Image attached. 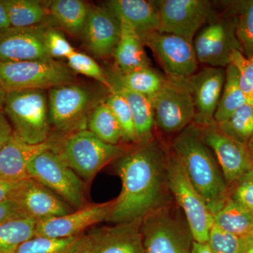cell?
I'll use <instances>...</instances> for the list:
<instances>
[{
  "mask_svg": "<svg viewBox=\"0 0 253 253\" xmlns=\"http://www.w3.org/2000/svg\"><path fill=\"white\" fill-rule=\"evenodd\" d=\"M168 151L156 139L134 144L118 158L122 190L108 221L118 224L143 219L172 201L168 186Z\"/></svg>",
  "mask_w": 253,
  "mask_h": 253,
  "instance_id": "1",
  "label": "cell"
},
{
  "mask_svg": "<svg viewBox=\"0 0 253 253\" xmlns=\"http://www.w3.org/2000/svg\"><path fill=\"white\" fill-rule=\"evenodd\" d=\"M172 150L182 163L191 184L214 215L229 199L231 188L203 139L201 126L192 123L184 128L173 140Z\"/></svg>",
  "mask_w": 253,
  "mask_h": 253,
  "instance_id": "2",
  "label": "cell"
},
{
  "mask_svg": "<svg viewBox=\"0 0 253 253\" xmlns=\"http://www.w3.org/2000/svg\"><path fill=\"white\" fill-rule=\"evenodd\" d=\"M176 206L169 201L141 219L145 253H192L194 238L182 211Z\"/></svg>",
  "mask_w": 253,
  "mask_h": 253,
  "instance_id": "3",
  "label": "cell"
},
{
  "mask_svg": "<svg viewBox=\"0 0 253 253\" xmlns=\"http://www.w3.org/2000/svg\"><path fill=\"white\" fill-rule=\"evenodd\" d=\"M3 109L14 132L25 142L40 144L48 141L51 126L44 89L8 91Z\"/></svg>",
  "mask_w": 253,
  "mask_h": 253,
  "instance_id": "4",
  "label": "cell"
},
{
  "mask_svg": "<svg viewBox=\"0 0 253 253\" xmlns=\"http://www.w3.org/2000/svg\"><path fill=\"white\" fill-rule=\"evenodd\" d=\"M96 93L79 84L51 88L48 96L50 126L65 136L87 129L92 110L101 101Z\"/></svg>",
  "mask_w": 253,
  "mask_h": 253,
  "instance_id": "5",
  "label": "cell"
},
{
  "mask_svg": "<svg viewBox=\"0 0 253 253\" xmlns=\"http://www.w3.org/2000/svg\"><path fill=\"white\" fill-rule=\"evenodd\" d=\"M167 177L168 189L178 207L184 212L194 241L208 243L214 217L172 150L168 151Z\"/></svg>",
  "mask_w": 253,
  "mask_h": 253,
  "instance_id": "6",
  "label": "cell"
},
{
  "mask_svg": "<svg viewBox=\"0 0 253 253\" xmlns=\"http://www.w3.org/2000/svg\"><path fill=\"white\" fill-rule=\"evenodd\" d=\"M56 148L64 162L87 181L126 150L122 145L106 144L87 129L66 136L61 147Z\"/></svg>",
  "mask_w": 253,
  "mask_h": 253,
  "instance_id": "7",
  "label": "cell"
},
{
  "mask_svg": "<svg viewBox=\"0 0 253 253\" xmlns=\"http://www.w3.org/2000/svg\"><path fill=\"white\" fill-rule=\"evenodd\" d=\"M75 73L54 59L28 61H0V85L6 92L71 84Z\"/></svg>",
  "mask_w": 253,
  "mask_h": 253,
  "instance_id": "8",
  "label": "cell"
},
{
  "mask_svg": "<svg viewBox=\"0 0 253 253\" xmlns=\"http://www.w3.org/2000/svg\"><path fill=\"white\" fill-rule=\"evenodd\" d=\"M151 101L155 124L165 132L179 133L194 123V102L188 78L166 76L161 90Z\"/></svg>",
  "mask_w": 253,
  "mask_h": 253,
  "instance_id": "9",
  "label": "cell"
},
{
  "mask_svg": "<svg viewBox=\"0 0 253 253\" xmlns=\"http://www.w3.org/2000/svg\"><path fill=\"white\" fill-rule=\"evenodd\" d=\"M27 172L70 206L78 210L84 206L81 179L55 150H45L35 156L28 164Z\"/></svg>",
  "mask_w": 253,
  "mask_h": 253,
  "instance_id": "10",
  "label": "cell"
},
{
  "mask_svg": "<svg viewBox=\"0 0 253 253\" xmlns=\"http://www.w3.org/2000/svg\"><path fill=\"white\" fill-rule=\"evenodd\" d=\"M160 14L158 32L193 39L198 32L217 16L208 0H160L155 1Z\"/></svg>",
  "mask_w": 253,
  "mask_h": 253,
  "instance_id": "11",
  "label": "cell"
},
{
  "mask_svg": "<svg viewBox=\"0 0 253 253\" xmlns=\"http://www.w3.org/2000/svg\"><path fill=\"white\" fill-rule=\"evenodd\" d=\"M193 44L198 61L211 67H227L234 50L243 53L236 34L234 16L229 11L201 28Z\"/></svg>",
  "mask_w": 253,
  "mask_h": 253,
  "instance_id": "12",
  "label": "cell"
},
{
  "mask_svg": "<svg viewBox=\"0 0 253 253\" xmlns=\"http://www.w3.org/2000/svg\"><path fill=\"white\" fill-rule=\"evenodd\" d=\"M144 46L152 50L166 76L189 78L197 71L198 61L193 41L156 31L141 36Z\"/></svg>",
  "mask_w": 253,
  "mask_h": 253,
  "instance_id": "13",
  "label": "cell"
},
{
  "mask_svg": "<svg viewBox=\"0 0 253 253\" xmlns=\"http://www.w3.org/2000/svg\"><path fill=\"white\" fill-rule=\"evenodd\" d=\"M141 219L93 228L84 234L82 253H145Z\"/></svg>",
  "mask_w": 253,
  "mask_h": 253,
  "instance_id": "14",
  "label": "cell"
},
{
  "mask_svg": "<svg viewBox=\"0 0 253 253\" xmlns=\"http://www.w3.org/2000/svg\"><path fill=\"white\" fill-rule=\"evenodd\" d=\"M203 139L212 149L228 185L231 186L253 168V159L248 145L226 135L217 125L201 127Z\"/></svg>",
  "mask_w": 253,
  "mask_h": 253,
  "instance_id": "15",
  "label": "cell"
},
{
  "mask_svg": "<svg viewBox=\"0 0 253 253\" xmlns=\"http://www.w3.org/2000/svg\"><path fill=\"white\" fill-rule=\"evenodd\" d=\"M114 204L115 199L88 205L66 215L37 221L35 237L62 239L81 236L87 228L108 221Z\"/></svg>",
  "mask_w": 253,
  "mask_h": 253,
  "instance_id": "16",
  "label": "cell"
},
{
  "mask_svg": "<svg viewBox=\"0 0 253 253\" xmlns=\"http://www.w3.org/2000/svg\"><path fill=\"white\" fill-rule=\"evenodd\" d=\"M48 25L0 30V61H28L52 59L45 43Z\"/></svg>",
  "mask_w": 253,
  "mask_h": 253,
  "instance_id": "17",
  "label": "cell"
},
{
  "mask_svg": "<svg viewBox=\"0 0 253 253\" xmlns=\"http://www.w3.org/2000/svg\"><path fill=\"white\" fill-rule=\"evenodd\" d=\"M225 81V71L221 68L206 67L188 78L194 99L196 126L205 127L217 124V111Z\"/></svg>",
  "mask_w": 253,
  "mask_h": 253,
  "instance_id": "18",
  "label": "cell"
},
{
  "mask_svg": "<svg viewBox=\"0 0 253 253\" xmlns=\"http://www.w3.org/2000/svg\"><path fill=\"white\" fill-rule=\"evenodd\" d=\"M121 21L107 7L89 6L81 37L87 49L98 57L111 56L121 38Z\"/></svg>",
  "mask_w": 253,
  "mask_h": 253,
  "instance_id": "19",
  "label": "cell"
},
{
  "mask_svg": "<svg viewBox=\"0 0 253 253\" xmlns=\"http://www.w3.org/2000/svg\"><path fill=\"white\" fill-rule=\"evenodd\" d=\"M14 200L27 217L37 221L72 212L71 206L61 197L31 177L24 181Z\"/></svg>",
  "mask_w": 253,
  "mask_h": 253,
  "instance_id": "20",
  "label": "cell"
},
{
  "mask_svg": "<svg viewBox=\"0 0 253 253\" xmlns=\"http://www.w3.org/2000/svg\"><path fill=\"white\" fill-rule=\"evenodd\" d=\"M56 145L50 141L42 144H29L14 132L9 142L0 151V178L11 181L30 178L27 172L30 161L45 150L54 149Z\"/></svg>",
  "mask_w": 253,
  "mask_h": 253,
  "instance_id": "21",
  "label": "cell"
},
{
  "mask_svg": "<svg viewBox=\"0 0 253 253\" xmlns=\"http://www.w3.org/2000/svg\"><path fill=\"white\" fill-rule=\"evenodd\" d=\"M106 7L118 19L129 23L140 36L159 30V11L155 1L111 0Z\"/></svg>",
  "mask_w": 253,
  "mask_h": 253,
  "instance_id": "22",
  "label": "cell"
},
{
  "mask_svg": "<svg viewBox=\"0 0 253 253\" xmlns=\"http://www.w3.org/2000/svg\"><path fill=\"white\" fill-rule=\"evenodd\" d=\"M107 76L111 84L110 89L118 91L129 105L134 120L137 144L154 140V127L156 124L154 110L151 99L123 86L113 73L107 74Z\"/></svg>",
  "mask_w": 253,
  "mask_h": 253,
  "instance_id": "23",
  "label": "cell"
},
{
  "mask_svg": "<svg viewBox=\"0 0 253 253\" xmlns=\"http://www.w3.org/2000/svg\"><path fill=\"white\" fill-rule=\"evenodd\" d=\"M119 20L121 38L113 54L118 72L126 74L141 68L151 67L141 36L129 23L125 20Z\"/></svg>",
  "mask_w": 253,
  "mask_h": 253,
  "instance_id": "24",
  "label": "cell"
},
{
  "mask_svg": "<svg viewBox=\"0 0 253 253\" xmlns=\"http://www.w3.org/2000/svg\"><path fill=\"white\" fill-rule=\"evenodd\" d=\"M214 217V224L240 238L252 236L253 212L230 197Z\"/></svg>",
  "mask_w": 253,
  "mask_h": 253,
  "instance_id": "25",
  "label": "cell"
},
{
  "mask_svg": "<svg viewBox=\"0 0 253 253\" xmlns=\"http://www.w3.org/2000/svg\"><path fill=\"white\" fill-rule=\"evenodd\" d=\"M89 6L81 0H54L49 4V14L56 23L74 36H81Z\"/></svg>",
  "mask_w": 253,
  "mask_h": 253,
  "instance_id": "26",
  "label": "cell"
},
{
  "mask_svg": "<svg viewBox=\"0 0 253 253\" xmlns=\"http://www.w3.org/2000/svg\"><path fill=\"white\" fill-rule=\"evenodd\" d=\"M246 104H248L247 100L240 86L239 71L230 63L225 70V81L214 114L215 123L219 124L226 121Z\"/></svg>",
  "mask_w": 253,
  "mask_h": 253,
  "instance_id": "27",
  "label": "cell"
},
{
  "mask_svg": "<svg viewBox=\"0 0 253 253\" xmlns=\"http://www.w3.org/2000/svg\"><path fill=\"white\" fill-rule=\"evenodd\" d=\"M37 220L18 217L0 224V253H16L21 245L36 235Z\"/></svg>",
  "mask_w": 253,
  "mask_h": 253,
  "instance_id": "28",
  "label": "cell"
},
{
  "mask_svg": "<svg viewBox=\"0 0 253 253\" xmlns=\"http://www.w3.org/2000/svg\"><path fill=\"white\" fill-rule=\"evenodd\" d=\"M87 129L106 144L119 145L122 131L116 116L106 101L99 103L89 115Z\"/></svg>",
  "mask_w": 253,
  "mask_h": 253,
  "instance_id": "29",
  "label": "cell"
},
{
  "mask_svg": "<svg viewBox=\"0 0 253 253\" xmlns=\"http://www.w3.org/2000/svg\"><path fill=\"white\" fill-rule=\"evenodd\" d=\"M12 27H31L44 23L47 15L44 3L36 0H1Z\"/></svg>",
  "mask_w": 253,
  "mask_h": 253,
  "instance_id": "30",
  "label": "cell"
},
{
  "mask_svg": "<svg viewBox=\"0 0 253 253\" xmlns=\"http://www.w3.org/2000/svg\"><path fill=\"white\" fill-rule=\"evenodd\" d=\"M113 75L123 86L150 99L161 90L166 79V76H163L151 67L141 68L126 74L116 71Z\"/></svg>",
  "mask_w": 253,
  "mask_h": 253,
  "instance_id": "31",
  "label": "cell"
},
{
  "mask_svg": "<svg viewBox=\"0 0 253 253\" xmlns=\"http://www.w3.org/2000/svg\"><path fill=\"white\" fill-rule=\"evenodd\" d=\"M228 11L234 16L236 34L243 54L253 57V0L231 1Z\"/></svg>",
  "mask_w": 253,
  "mask_h": 253,
  "instance_id": "32",
  "label": "cell"
},
{
  "mask_svg": "<svg viewBox=\"0 0 253 253\" xmlns=\"http://www.w3.org/2000/svg\"><path fill=\"white\" fill-rule=\"evenodd\" d=\"M84 238V234L62 239L34 237L21 245L16 253H82Z\"/></svg>",
  "mask_w": 253,
  "mask_h": 253,
  "instance_id": "33",
  "label": "cell"
},
{
  "mask_svg": "<svg viewBox=\"0 0 253 253\" xmlns=\"http://www.w3.org/2000/svg\"><path fill=\"white\" fill-rule=\"evenodd\" d=\"M217 125L219 129L226 135L248 145L253 137V105H244L226 121Z\"/></svg>",
  "mask_w": 253,
  "mask_h": 253,
  "instance_id": "34",
  "label": "cell"
},
{
  "mask_svg": "<svg viewBox=\"0 0 253 253\" xmlns=\"http://www.w3.org/2000/svg\"><path fill=\"white\" fill-rule=\"evenodd\" d=\"M105 101L119 123L122 131V140L126 143L137 144L134 120L126 99L118 91L111 89Z\"/></svg>",
  "mask_w": 253,
  "mask_h": 253,
  "instance_id": "35",
  "label": "cell"
},
{
  "mask_svg": "<svg viewBox=\"0 0 253 253\" xmlns=\"http://www.w3.org/2000/svg\"><path fill=\"white\" fill-rule=\"evenodd\" d=\"M67 59L68 66L73 72L93 78L111 89L107 73L90 56L76 51Z\"/></svg>",
  "mask_w": 253,
  "mask_h": 253,
  "instance_id": "36",
  "label": "cell"
},
{
  "mask_svg": "<svg viewBox=\"0 0 253 253\" xmlns=\"http://www.w3.org/2000/svg\"><path fill=\"white\" fill-rule=\"evenodd\" d=\"M231 63L239 71L240 86L248 104L253 106V57L247 58L239 50H234Z\"/></svg>",
  "mask_w": 253,
  "mask_h": 253,
  "instance_id": "37",
  "label": "cell"
},
{
  "mask_svg": "<svg viewBox=\"0 0 253 253\" xmlns=\"http://www.w3.org/2000/svg\"><path fill=\"white\" fill-rule=\"evenodd\" d=\"M208 244L212 253H240L241 238L213 224L210 231Z\"/></svg>",
  "mask_w": 253,
  "mask_h": 253,
  "instance_id": "38",
  "label": "cell"
},
{
  "mask_svg": "<svg viewBox=\"0 0 253 253\" xmlns=\"http://www.w3.org/2000/svg\"><path fill=\"white\" fill-rule=\"evenodd\" d=\"M231 186L229 197L253 212V168L243 174Z\"/></svg>",
  "mask_w": 253,
  "mask_h": 253,
  "instance_id": "39",
  "label": "cell"
},
{
  "mask_svg": "<svg viewBox=\"0 0 253 253\" xmlns=\"http://www.w3.org/2000/svg\"><path fill=\"white\" fill-rule=\"evenodd\" d=\"M45 43L49 56L54 58H68L76 51L64 35L53 26H47Z\"/></svg>",
  "mask_w": 253,
  "mask_h": 253,
  "instance_id": "40",
  "label": "cell"
},
{
  "mask_svg": "<svg viewBox=\"0 0 253 253\" xmlns=\"http://www.w3.org/2000/svg\"><path fill=\"white\" fill-rule=\"evenodd\" d=\"M18 217H27L22 208L15 200H10L0 204V224Z\"/></svg>",
  "mask_w": 253,
  "mask_h": 253,
  "instance_id": "41",
  "label": "cell"
},
{
  "mask_svg": "<svg viewBox=\"0 0 253 253\" xmlns=\"http://www.w3.org/2000/svg\"><path fill=\"white\" fill-rule=\"evenodd\" d=\"M25 180L11 181L0 178V204L14 200Z\"/></svg>",
  "mask_w": 253,
  "mask_h": 253,
  "instance_id": "42",
  "label": "cell"
},
{
  "mask_svg": "<svg viewBox=\"0 0 253 253\" xmlns=\"http://www.w3.org/2000/svg\"><path fill=\"white\" fill-rule=\"evenodd\" d=\"M14 133L13 126L5 114L4 109H0V151L9 142Z\"/></svg>",
  "mask_w": 253,
  "mask_h": 253,
  "instance_id": "43",
  "label": "cell"
},
{
  "mask_svg": "<svg viewBox=\"0 0 253 253\" xmlns=\"http://www.w3.org/2000/svg\"><path fill=\"white\" fill-rule=\"evenodd\" d=\"M9 27H11V23H10L7 11L4 5L3 4L2 1L0 0V30L6 29Z\"/></svg>",
  "mask_w": 253,
  "mask_h": 253,
  "instance_id": "44",
  "label": "cell"
},
{
  "mask_svg": "<svg viewBox=\"0 0 253 253\" xmlns=\"http://www.w3.org/2000/svg\"><path fill=\"white\" fill-rule=\"evenodd\" d=\"M240 253H253V238L252 236L241 238Z\"/></svg>",
  "mask_w": 253,
  "mask_h": 253,
  "instance_id": "45",
  "label": "cell"
},
{
  "mask_svg": "<svg viewBox=\"0 0 253 253\" xmlns=\"http://www.w3.org/2000/svg\"><path fill=\"white\" fill-rule=\"evenodd\" d=\"M192 253H212L208 243L201 244L194 241L193 244Z\"/></svg>",
  "mask_w": 253,
  "mask_h": 253,
  "instance_id": "46",
  "label": "cell"
},
{
  "mask_svg": "<svg viewBox=\"0 0 253 253\" xmlns=\"http://www.w3.org/2000/svg\"><path fill=\"white\" fill-rule=\"evenodd\" d=\"M6 91L4 89L1 87L0 85V109H3L4 108V100L6 97Z\"/></svg>",
  "mask_w": 253,
  "mask_h": 253,
  "instance_id": "47",
  "label": "cell"
},
{
  "mask_svg": "<svg viewBox=\"0 0 253 253\" xmlns=\"http://www.w3.org/2000/svg\"><path fill=\"white\" fill-rule=\"evenodd\" d=\"M248 147H249L250 153H251V156H252L253 159V137L249 141V144H248Z\"/></svg>",
  "mask_w": 253,
  "mask_h": 253,
  "instance_id": "48",
  "label": "cell"
},
{
  "mask_svg": "<svg viewBox=\"0 0 253 253\" xmlns=\"http://www.w3.org/2000/svg\"><path fill=\"white\" fill-rule=\"evenodd\" d=\"M252 236V237L253 238V234H252V236Z\"/></svg>",
  "mask_w": 253,
  "mask_h": 253,
  "instance_id": "49",
  "label": "cell"
}]
</instances>
